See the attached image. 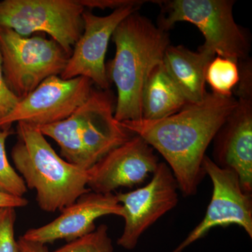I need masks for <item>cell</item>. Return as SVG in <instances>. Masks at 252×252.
<instances>
[{
  "instance_id": "1",
  "label": "cell",
  "mask_w": 252,
  "mask_h": 252,
  "mask_svg": "<svg viewBox=\"0 0 252 252\" xmlns=\"http://www.w3.org/2000/svg\"><path fill=\"white\" fill-rule=\"evenodd\" d=\"M238 99L207 93L199 103L186 104L178 112L158 120L120 122L140 136L167 162L184 196L195 195L206 176V151L220 127L236 107Z\"/></svg>"
},
{
  "instance_id": "2",
  "label": "cell",
  "mask_w": 252,
  "mask_h": 252,
  "mask_svg": "<svg viewBox=\"0 0 252 252\" xmlns=\"http://www.w3.org/2000/svg\"><path fill=\"white\" fill-rule=\"evenodd\" d=\"M112 38L116 54L107 72L117 89L114 117L119 122L140 120L144 84L162 62L170 45L168 33L137 11L117 26Z\"/></svg>"
},
{
  "instance_id": "3",
  "label": "cell",
  "mask_w": 252,
  "mask_h": 252,
  "mask_svg": "<svg viewBox=\"0 0 252 252\" xmlns=\"http://www.w3.org/2000/svg\"><path fill=\"white\" fill-rule=\"evenodd\" d=\"M16 130L18 141L11 158L26 187L36 190V202L43 211H61L91 191L89 170L58 155L37 127L19 122Z\"/></svg>"
},
{
  "instance_id": "4",
  "label": "cell",
  "mask_w": 252,
  "mask_h": 252,
  "mask_svg": "<svg viewBox=\"0 0 252 252\" xmlns=\"http://www.w3.org/2000/svg\"><path fill=\"white\" fill-rule=\"evenodd\" d=\"M115 105L112 91L93 89L70 117L37 128L56 141L66 161L89 170L134 135L116 120Z\"/></svg>"
},
{
  "instance_id": "5",
  "label": "cell",
  "mask_w": 252,
  "mask_h": 252,
  "mask_svg": "<svg viewBox=\"0 0 252 252\" xmlns=\"http://www.w3.org/2000/svg\"><path fill=\"white\" fill-rule=\"evenodd\" d=\"M160 1L163 12L158 25L165 31L176 23L193 24L203 33L205 42L200 49L236 62L247 61L250 42L245 32L235 23L232 0Z\"/></svg>"
},
{
  "instance_id": "6",
  "label": "cell",
  "mask_w": 252,
  "mask_h": 252,
  "mask_svg": "<svg viewBox=\"0 0 252 252\" xmlns=\"http://www.w3.org/2000/svg\"><path fill=\"white\" fill-rule=\"evenodd\" d=\"M0 51L5 82L19 99L48 78L61 75L69 57L53 39L21 36L4 28H0Z\"/></svg>"
},
{
  "instance_id": "7",
  "label": "cell",
  "mask_w": 252,
  "mask_h": 252,
  "mask_svg": "<svg viewBox=\"0 0 252 252\" xmlns=\"http://www.w3.org/2000/svg\"><path fill=\"white\" fill-rule=\"evenodd\" d=\"M81 0H4L0 1V28L21 36L44 32L70 56L84 31Z\"/></svg>"
},
{
  "instance_id": "8",
  "label": "cell",
  "mask_w": 252,
  "mask_h": 252,
  "mask_svg": "<svg viewBox=\"0 0 252 252\" xmlns=\"http://www.w3.org/2000/svg\"><path fill=\"white\" fill-rule=\"evenodd\" d=\"M252 74L240 70L238 103L213 141V162L238 175L242 188L252 193Z\"/></svg>"
},
{
  "instance_id": "9",
  "label": "cell",
  "mask_w": 252,
  "mask_h": 252,
  "mask_svg": "<svg viewBox=\"0 0 252 252\" xmlns=\"http://www.w3.org/2000/svg\"><path fill=\"white\" fill-rule=\"evenodd\" d=\"M93 86L94 83L86 77L48 78L31 94L20 99L9 115L0 121V130H10L14 123L39 127L62 122L85 102Z\"/></svg>"
},
{
  "instance_id": "10",
  "label": "cell",
  "mask_w": 252,
  "mask_h": 252,
  "mask_svg": "<svg viewBox=\"0 0 252 252\" xmlns=\"http://www.w3.org/2000/svg\"><path fill=\"white\" fill-rule=\"evenodd\" d=\"M178 190L172 170L167 163L160 162L148 184L132 191L117 193L125 221L117 245L127 250H134L144 232L177 206Z\"/></svg>"
},
{
  "instance_id": "11",
  "label": "cell",
  "mask_w": 252,
  "mask_h": 252,
  "mask_svg": "<svg viewBox=\"0 0 252 252\" xmlns=\"http://www.w3.org/2000/svg\"><path fill=\"white\" fill-rule=\"evenodd\" d=\"M145 1L132 0L105 16H96L86 10L83 14L84 31L60 77L63 79L88 78L99 89L108 90L110 81L104 61L109 40L117 26L129 15L138 11Z\"/></svg>"
},
{
  "instance_id": "12",
  "label": "cell",
  "mask_w": 252,
  "mask_h": 252,
  "mask_svg": "<svg viewBox=\"0 0 252 252\" xmlns=\"http://www.w3.org/2000/svg\"><path fill=\"white\" fill-rule=\"evenodd\" d=\"M203 167L213 186L211 200L203 220L172 252H183L219 226L239 225L252 238V194L243 190L234 172L219 167L207 156Z\"/></svg>"
},
{
  "instance_id": "13",
  "label": "cell",
  "mask_w": 252,
  "mask_h": 252,
  "mask_svg": "<svg viewBox=\"0 0 252 252\" xmlns=\"http://www.w3.org/2000/svg\"><path fill=\"white\" fill-rule=\"evenodd\" d=\"M159 162L154 149L140 136L134 135L89 170L88 188L102 194L113 193L120 187L133 188L153 175Z\"/></svg>"
},
{
  "instance_id": "14",
  "label": "cell",
  "mask_w": 252,
  "mask_h": 252,
  "mask_svg": "<svg viewBox=\"0 0 252 252\" xmlns=\"http://www.w3.org/2000/svg\"><path fill=\"white\" fill-rule=\"evenodd\" d=\"M61 212V215L52 221L27 230L22 238L45 245L60 240L69 243L94 231V222L100 217H122L123 207L114 194L97 193L91 190Z\"/></svg>"
},
{
  "instance_id": "15",
  "label": "cell",
  "mask_w": 252,
  "mask_h": 252,
  "mask_svg": "<svg viewBox=\"0 0 252 252\" xmlns=\"http://www.w3.org/2000/svg\"><path fill=\"white\" fill-rule=\"evenodd\" d=\"M215 57L212 53L200 49L193 52L181 45L167 48L162 64L189 103H199L205 98V72Z\"/></svg>"
},
{
  "instance_id": "16",
  "label": "cell",
  "mask_w": 252,
  "mask_h": 252,
  "mask_svg": "<svg viewBox=\"0 0 252 252\" xmlns=\"http://www.w3.org/2000/svg\"><path fill=\"white\" fill-rule=\"evenodd\" d=\"M171 78L162 62L152 69L142 91V119L158 120L181 110L188 104Z\"/></svg>"
},
{
  "instance_id": "17",
  "label": "cell",
  "mask_w": 252,
  "mask_h": 252,
  "mask_svg": "<svg viewBox=\"0 0 252 252\" xmlns=\"http://www.w3.org/2000/svg\"><path fill=\"white\" fill-rule=\"evenodd\" d=\"M240 81L238 63L220 56H215L209 63L205 72V81L214 94L222 96L233 95V89Z\"/></svg>"
},
{
  "instance_id": "18",
  "label": "cell",
  "mask_w": 252,
  "mask_h": 252,
  "mask_svg": "<svg viewBox=\"0 0 252 252\" xmlns=\"http://www.w3.org/2000/svg\"><path fill=\"white\" fill-rule=\"evenodd\" d=\"M11 130H0V192L23 197L28 190V187L21 175L13 168L6 157L5 144Z\"/></svg>"
},
{
  "instance_id": "19",
  "label": "cell",
  "mask_w": 252,
  "mask_h": 252,
  "mask_svg": "<svg viewBox=\"0 0 252 252\" xmlns=\"http://www.w3.org/2000/svg\"><path fill=\"white\" fill-rule=\"evenodd\" d=\"M52 252H114V248L108 235V227L102 224L92 233L69 242Z\"/></svg>"
},
{
  "instance_id": "20",
  "label": "cell",
  "mask_w": 252,
  "mask_h": 252,
  "mask_svg": "<svg viewBox=\"0 0 252 252\" xmlns=\"http://www.w3.org/2000/svg\"><path fill=\"white\" fill-rule=\"evenodd\" d=\"M16 209H0V252H20L19 245L15 238Z\"/></svg>"
},
{
  "instance_id": "21",
  "label": "cell",
  "mask_w": 252,
  "mask_h": 252,
  "mask_svg": "<svg viewBox=\"0 0 252 252\" xmlns=\"http://www.w3.org/2000/svg\"><path fill=\"white\" fill-rule=\"evenodd\" d=\"M19 100L10 91L5 82L3 74L2 58L0 51V121L9 115Z\"/></svg>"
},
{
  "instance_id": "22",
  "label": "cell",
  "mask_w": 252,
  "mask_h": 252,
  "mask_svg": "<svg viewBox=\"0 0 252 252\" xmlns=\"http://www.w3.org/2000/svg\"><path fill=\"white\" fill-rule=\"evenodd\" d=\"M132 0H81V2L86 9L93 8L104 9L111 8L114 10L128 4Z\"/></svg>"
},
{
  "instance_id": "23",
  "label": "cell",
  "mask_w": 252,
  "mask_h": 252,
  "mask_svg": "<svg viewBox=\"0 0 252 252\" xmlns=\"http://www.w3.org/2000/svg\"><path fill=\"white\" fill-rule=\"evenodd\" d=\"M28 200L24 197H17L0 192V209L4 207H23L27 206Z\"/></svg>"
},
{
  "instance_id": "24",
  "label": "cell",
  "mask_w": 252,
  "mask_h": 252,
  "mask_svg": "<svg viewBox=\"0 0 252 252\" xmlns=\"http://www.w3.org/2000/svg\"><path fill=\"white\" fill-rule=\"evenodd\" d=\"M20 252H50L45 245L25 240L22 237L18 240Z\"/></svg>"
}]
</instances>
